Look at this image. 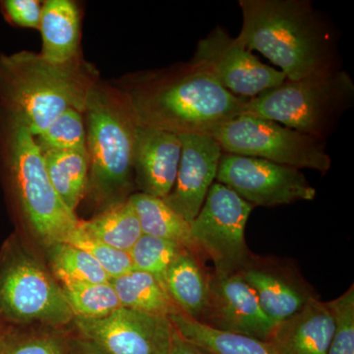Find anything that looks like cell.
Here are the masks:
<instances>
[{
    "label": "cell",
    "instance_id": "1",
    "mask_svg": "<svg viewBox=\"0 0 354 354\" xmlns=\"http://www.w3.org/2000/svg\"><path fill=\"white\" fill-rule=\"evenodd\" d=\"M237 41L279 67L288 80L341 69L334 29L306 0H241Z\"/></svg>",
    "mask_w": 354,
    "mask_h": 354
},
{
    "label": "cell",
    "instance_id": "2",
    "mask_svg": "<svg viewBox=\"0 0 354 354\" xmlns=\"http://www.w3.org/2000/svg\"><path fill=\"white\" fill-rule=\"evenodd\" d=\"M127 93L139 125L177 135H211L241 115L248 100L228 92L191 62L139 77Z\"/></svg>",
    "mask_w": 354,
    "mask_h": 354
},
{
    "label": "cell",
    "instance_id": "3",
    "mask_svg": "<svg viewBox=\"0 0 354 354\" xmlns=\"http://www.w3.org/2000/svg\"><path fill=\"white\" fill-rule=\"evenodd\" d=\"M95 84L80 57L55 64L31 51L0 55V109L20 118L34 137L66 109L84 113Z\"/></svg>",
    "mask_w": 354,
    "mask_h": 354
},
{
    "label": "cell",
    "instance_id": "4",
    "mask_svg": "<svg viewBox=\"0 0 354 354\" xmlns=\"http://www.w3.org/2000/svg\"><path fill=\"white\" fill-rule=\"evenodd\" d=\"M0 167L18 213L35 236L46 247L64 242L79 218L55 192L29 128L1 109Z\"/></svg>",
    "mask_w": 354,
    "mask_h": 354
},
{
    "label": "cell",
    "instance_id": "5",
    "mask_svg": "<svg viewBox=\"0 0 354 354\" xmlns=\"http://www.w3.org/2000/svg\"><path fill=\"white\" fill-rule=\"evenodd\" d=\"M83 114L87 135L88 190L106 208L127 200L135 187L133 162L139 122L127 92L97 83L88 94Z\"/></svg>",
    "mask_w": 354,
    "mask_h": 354
},
{
    "label": "cell",
    "instance_id": "6",
    "mask_svg": "<svg viewBox=\"0 0 354 354\" xmlns=\"http://www.w3.org/2000/svg\"><path fill=\"white\" fill-rule=\"evenodd\" d=\"M354 83L344 70L285 82L247 100L242 114L327 140L353 106Z\"/></svg>",
    "mask_w": 354,
    "mask_h": 354
},
{
    "label": "cell",
    "instance_id": "7",
    "mask_svg": "<svg viewBox=\"0 0 354 354\" xmlns=\"http://www.w3.org/2000/svg\"><path fill=\"white\" fill-rule=\"evenodd\" d=\"M73 319L48 268L17 242H7L0 255V323L66 330Z\"/></svg>",
    "mask_w": 354,
    "mask_h": 354
},
{
    "label": "cell",
    "instance_id": "8",
    "mask_svg": "<svg viewBox=\"0 0 354 354\" xmlns=\"http://www.w3.org/2000/svg\"><path fill=\"white\" fill-rule=\"evenodd\" d=\"M211 136L220 144L223 153L263 158L323 174H327L332 165L325 140L247 114L220 125Z\"/></svg>",
    "mask_w": 354,
    "mask_h": 354
},
{
    "label": "cell",
    "instance_id": "9",
    "mask_svg": "<svg viewBox=\"0 0 354 354\" xmlns=\"http://www.w3.org/2000/svg\"><path fill=\"white\" fill-rule=\"evenodd\" d=\"M254 208L223 184L214 183L209 188L190 230L203 256L214 263L216 274L239 272L252 257L245 227Z\"/></svg>",
    "mask_w": 354,
    "mask_h": 354
},
{
    "label": "cell",
    "instance_id": "10",
    "mask_svg": "<svg viewBox=\"0 0 354 354\" xmlns=\"http://www.w3.org/2000/svg\"><path fill=\"white\" fill-rule=\"evenodd\" d=\"M216 179L254 207L313 201L317 194L300 169L234 153H223Z\"/></svg>",
    "mask_w": 354,
    "mask_h": 354
},
{
    "label": "cell",
    "instance_id": "11",
    "mask_svg": "<svg viewBox=\"0 0 354 354\" xmlns=\"http://www.w3.org/2000/svg\"><path fill=\"white\" fill-rule=\"evenodd\" d=\"M191 62L228 92L246 99L277 87L286 79L283 72L261 62L221 27L200 39Z\"/></svg>",
    "mask_w": 354,
    "mask_h": 354
},
{
    "label": "cell",
    "instance_id": "12",
    "mask_svg": "<svg viewBox=\"0 0 354 354\" xmlns=\"http://www.w3.org/2000/svg\"><path fill=\"white\" fill-rule=\"evenodd\" d=\"M77 337L109 354H167L174 326L167 317L121 308L99 319L74 317Z\"/></svg>",
    "mask_w": 354,
    "mask_h": 354
},
{
    "label": "cell",
    "instance_id": "13",
    "mask_svg": "<svg viewBox=\"0 0 354 354\" xmlns=\"http://www.w3.org/2000/svg\"><path fill=\"white\" fill-rule=\"evenodd\" d=\"M199 323L221 332L268 342L277 324L268 317L255 290L239 272L212 271L208 304Z\"/></svg>",
    "mask_w": 354,
    "mask_h": 354
},
{
    "label": "cell",
    "instance_id": "14",
    "mask_svg": "<svg viewBox=\"0 0 354 354\" xmlns=\"http://www.w3.org/2000/svg\"><path fill=\"white\" fill-rule=\"evenodd\" d=\"M239 272L255 290L265 313L276 324L318 297L297 266L288 260L253 254Z\"/></svg>",
    "mask_w": 354,
    "mask_h": 354
},
{
    "label": "cell",
    "instance_id": "15",
    "mask_svg": "<svg viewBox=\"0 0 354 354\" xmlns=\"http://www.w3.org/2000/svg\"><path fill=\"white\" fill-rule=\"evenodd\" d=\"M181 157L176 183L164 202L191 223L199 213L218 172L223 150L208 134H180Z\"/></svg>",
    "mask_w": 354,
    "mask_h": 354
},
{
    "label": "cell",
    "instance_id": "16",
    "mask_svg": "<svg viewBox=\"0 0 354 354\" xmlns=\"http://www.w3.org/2000/svg\"><path fill=\"white\" fill-rule=\"evenodd\" d=\"M181 141L176 133L141 127L134 150V183L140 193L164 199L176 183Z\"/></svg>",
    "mask_w": 354,
    "mask_h": 354
},
{
    "label": "cell",
    "instance_id": "17",
    "mask_svg": "<svg viewBox=\"0 0 354 354\" xmlns=\"http://www.w3.org/2000/svg\"><path fill=\"white\" fill-rule=\"evenodd\" d=\"M334 330L327 302L315 297L277 324L268 342L278 354H328Z\"/></svg>",
    "mask_w": 354,
    "mask_h": 354
},
{
    "label": "cell",
    "instance_id": "18",
    "mask_svg": "<svg viewBox=\"0 0 354 354\" xmlns=\"http://www.w3.org/2000/svg\"><path fill=\"white\" fill-rule=\"evenodd\" d=\"M205 262L197 254L185 249L162 279V286L179 311L198 322L208 304L211 283L212 271Z\"/></svg>",
    "mask_w": 354,
    "mask_h": 354
},
{
    "label": "cell",
    "instance_id": "19",
    "mask_svg": "<svg viewBox=\"0 0 354 354\" xmlns=\"http://www.w3.org/2000/svg\"><path fill=\"white\" fill-rule=\"evenodd\" d=\"M43 41L41 55L55 64L79 58L80 13L70 0H48L43 4L39 26Z\"/></svg>",
    "mask_w": 354,
    "mask_h": 354
},
{
    "label": "cell",
    "instance_id": "20",
    "mask_svg": "<svg viewBox=\"0 0 354 354\" xmlns=\"http://www.w3.org/2000/svg\"><path fill=\"white\" fill-rule=\"evenodd\" d=\"M129 200L138 216L142 234L174 242L206 261L191 234L190 223L164 200L140 192L131 194Z\"/></svg>",
    "mask_w": 354,
    "mask_h": 354
},
{
    "label": "cell",
    "instance_id": "21",
    "mask_svg": "<svg viewBox=\"0 0 354 354\" xmlns=\"http://www.w3.org/2000/svg\"><path fill=\"white\" fill-rule=\"evenodd\" d=\"M111 283L124 308L167 318L181 313L162 283L148 272L132 270Z\"/></svg>",
    "mask_w": 354,
    "mask_h": 354
},
{
    "label": "cell",
    "instance_id": "22",
    "mask_svg": "<svg viewBox=\"0 0 354 354\" xmlns=\"http://www.w3.org/2000/svg\"><path fill=\"white\" fill-rule=\"evenodd\" d=\"M44 165L55 192L75 213L88 190L87 151H44Z\"/></svg>",
    "mask_w": 354,
    "mask_h": 354
},
{
    "label": "cell",
    "instance_id": "23",
    "mask_svg": "<svg viewBox=\"0 0 354 354\" xmlns=\"http://www.w3.org/2000/svg\"><path fill=\"white\" fill-rule=\"evenodd\" d=\"M79 227L97 241L124 252H129L143 234L129 198L106 207L91 220L79 221Z\"/></svg>",
    "mask_w": 354,
    "mask_h": 354
},
{
    "label": "cell",
    "instance_id": "24",
    "mask_svg": "<svg viewBox=\"0 0 354 354\" xmlns=\"http://www.w3.org/2000/svg\"><path fill=\"white\" fill-rule=\"evenodd\" d=\"M176 330L214 354H278L270 342L212 329L183 313L169 317Z\"/></svg>",
    "mask_w": 354,
    "mask_h": 354
},
{
    "label": "cell",
    "instance_id": "25",
    "mask_svg": "<svg viewBox=\"0 0 354 354\" xmlns=\"http://www.w3.org/2000/svg\"><path fill=\"white\" fill-rule=\"evenodd\" d=\"M76 335L66 330L4 327L0 354H74Z\"/></svg>",
    "mask_w": 354,
    "mask_h": 354
},
{
    "label": "cell",
    "instance_id": "26",
    "mask_svg": "<svg viewBox=\"0 0 354 354\" xmlns=\"http://www.w3.org/2000/svg\"><path fill=\"white\" fill-rule=\"evenodd\" d=\"M48 270L59 283H109L111 278L87 252L67 243L46 247Z\"/></svg>",
    "mask_w": 354,
    "mask_h": 354
},
{
    "label": "cell",
    "instance_id": "27",
    "mask_svg": "<svg viewBox=\"0 0 354 354\" xmlns=\"http://www.w3.org/2000/svg\"><path fill=\"white\" fill-rule=\"evenodd\" d=\"M60 286L72 313L77 318H104L122 307L111 281Z\"/></svg>",
    "mask_w": 354,
    "mask_h": 354
},
{
    "label": "cell",
    "instance_id": "28",
    "mask_svg": "<svg viewBox=\"0 0 354 354\" xmlns=\"http://www.w3.org/2000/svg\"><path fill=\"white\" fill-rule=\"evenodd\" d=\"M44 151H87V135L83 113L68 109L60 114L46 130L35 137Z\"/></svg>",
    "mask_w": 354,
    "mask_h": 354
},
{
    "label": "cell",
    "instance_id": "29",
    "mask_svg": "<svg viewBox=\"0 0 354 354\" xmlns=\"http://www.w3.org/2000/svg\"><path fill=\"white\" fill-rule=\"evenodd\" d=\"M185 249L174 242L142 234L128 253L133 270L148 272L162 283L165 272Z\"/></svg>",
    "mask_w": 354,
    "mask_h": 354
},
{
    "label": "cell",
    "instance_id": "30",
    "mask_svg": "<svg viewBox=\"0 0 354 354\" xmlns=\"http://www.w3.org/2000/svg\"><path fill=\"white\" fill-rule=\"evenodd\" d=\"M64 242L87 252L111 279L123 276L133 270L129 253L118 250L91 236L79 227V223Z\"/></svg>",
    "mask_w": 354,
    "mask_h": 354
},
{
    "label": "cell",
    "instance_id": "31",
    "mask_svg": "<svg viewBox=\"0 0 354 354\" xmlns=\"http://www.w3.org/2000/svg\"><path fill=\"white\" fill-rule=\"evenodd\" d=\"M335 322L328 354H354V286L327 302Z\"/></svg>",
    "mask_w": 354,
    "mask_h": 354
},
{
    "label": "cell",
    "instance_id": "32",
    "mask_svg": "<svg viewBox=\"0 0 354 354\" xmlns=\"http://www.w3.org/2000/svg\"><path fill=\"white\" fill-rule=\"evenodd\" d=\"M1 7L6 19L13 25L39 29L43 6L37 0H6Z\"/></svg>",
    "mask_w": 354,
    "mask_h": 354
},
{
    "label": "cell",
    "instance_id": "33",
    "mask_svg": "<svg viewBox=\"0 0 354 354\" xmlns=\"http://www.w3.org/2000/svg\"><path fill=\"white\" fill-rule=\"evenodd\" d=\"M167 354H214L204 346L184 337L174 327V335Z\"/></svg>",
    "mask_w": 354,
    "mask_h": 354
},
{
    "label": "cell",
    "instance_id": "34",
    "mask_svg": "<svg viewBox=\"0 0 354 354\" xmlns=\"http://www.w3.org/2000/svg\"><path fill=\"white\" fill-rule=\"evenodd\" d=\"M74 354H109L93 342L86 341L76 335Z\"/></svg>",
    "mask_w": 354,
    "mask_h": 354
},
{
    "label": "cell",
    "instance_id": "35",
    "mask_svg": "<svg viewBox=\"0 0 354 354\" xmlns=\"http://www.w3.org/2000/svg\"><path fill=\"white\" fill-rule=\"evenodd\" d=\"M4 329L3 325H2V323H0V333L2 332V330Z\"/></svg>",
    "mask_w": 354,
    "mask_h": 354
}]
</instances>
